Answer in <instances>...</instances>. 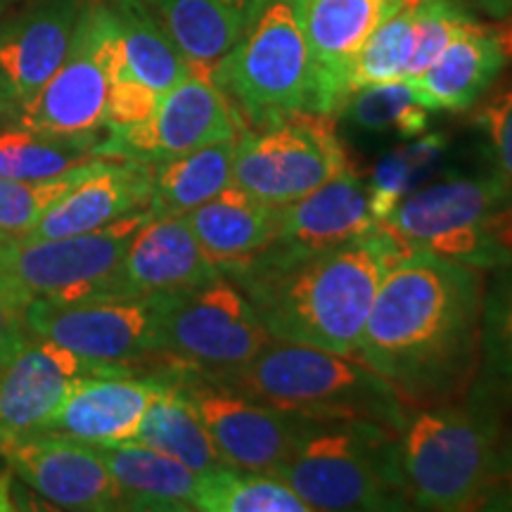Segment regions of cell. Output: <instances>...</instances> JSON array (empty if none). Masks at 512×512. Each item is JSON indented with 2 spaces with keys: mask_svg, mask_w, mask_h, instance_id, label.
<instances>
[{
  "mask_svg": "<svg viewBox=\"0 0 512 512\" xmlns=\"http://www.w3.org/2000/svg\"><path fill=\"white\" fill-rule=\"evenodd\" d=\"M190 69L214 67L240 41L254 0H145Z\"/></svg>",
  "mask_w": 512,
  "mask_h": 512,
  "instance_id": "26",
  "label": "cell"
},
{
  "mask_svg": "<svg viewBox=\"0 0 512 512\" xmlns=\"http://www.w3.org/2000/svg\"><path fill=\"white\" fill-rule=\"evenodd\" d=\"M31 337H43L91 361L131 370L159 354V297L48 302L24 309Z\"/></svg>",
  "mask_w": 512,
  "mask_h": 512,
  "instance_id": "12",
  "label": "cell"
},
{
  "mask_svg": "<svg viewBox=\"0 0 512 512\" xmlns=\"http://www.w3.org/2000/svg\"><path fill=\"white\" fill-rule=\"evenodd\" d=\"M482 356L486 370L512 387V266L484 292Z\"/></svg>",
  "mask_w": 512,
  "mask_h": 512,
  "instance_id": "36",
  "label": "cell"
},
{
  "mask_svg": "<svg viewBox=\"0 0 512 512\" xmlns=\"http://www.w3.org/2000/svg\"><path fill=\"white\" fill-rule=\"evenodd\" d=\"M252 399L311 420L373 422L399 434L408 403L354 356L273 339L226 380Z\"/></svg>",
  "mask_w": 512,
  "mask_h": 512,
  "instance_id": "3",
  "label": "cell"
},
{
  "mask_svg": "<svg viewBox=\"0 0 512 512\" xmlns=\"http://www.w3.org/2000/svg\"><path fill=\"white\" fill-rule=\"evenodd\" d=\"M430 112L411 81L401 79L356 88L337 114L361 131L399 133L411 138L425 131L430 124Z\"/></svg>",
  "mask_w": 512,
  "mask_h": 512,
  "instance_id": "32",
  "label": "cell"
},
{
  "mask_svg": "<svg viewBox=\"0 0 512 512\" xmlns=\"http://www.w3.org/2000/svg\"><path fill=\"white\" fill-rule=\"evenodd\" d=\"M121 36V72L159 95L190 74V64L145 0H107Z\"/></svg>",
  "mask_w": 512,
  "mask_h": 512,
  "instance_id": "28",
  "label": "cell"
},
{
  "mask_svg": "<svg viewBox=\"0 0 512 512\" xmlns=\"http://www.w3.org/2000/svg\"><path fill=\"white\" fill-rule=\"evenodd\" d=\"M273 342L249 297L228 275L159 297V354L209 380L238 373Z\"/></svg>",
  "mask_w": 512,
  "mask_h": 512,
  "instance_id": "9",
  "label": "cell"
},
{
  "mask_svg": "<svg viewBox=\"0 0 512 512\" xmlns=\"http://www.w3.org/2000/svg\"><path fill=\"white\" fill-rule=\"evenodd\" d=\"M238 140V138H235ZM235 140H219L152 166V192L147 211L159 216H185L233 185Z\"/></svg>",
  "mask_w": 512,
  "mask_h": 512,
  "instance_id": "27",
  "label": "cell"
},
{
  "mask_svg": "<svg viewBox=\"0 0 512 512\" xmlns=\"http://www.w3.org/2000/svg\"><path fill=\"white\" fill-rule=\"evenodd\" d=\"M373 185L351 166L302 200L278 207L275 238L259 254L302 256L339 247L377 226Z\"/></svg>",
  "mask_w": 512,
  "mask_h": 512,
  "instance_id": "19",
  "label": "cell"
},
{
  "mask_svg": "<svg viewBox=\"0 0 512 512\" xmlns=\"http://www.w3.org/2000/svg\"><path fill=\"white\" fill-rule=\"evenodd\" d=\"M150 192V164L98 157L91 169L38 219L24 240L67 238L105 228L121 216L147 209Z\"/></svg>",
  "mask_w": 512,
  "mask_h": 512,
  "instance_id": "22",
  "label": "cell"
},
{
  "mask_svg": "<svg viewBox=\"0 0 512 512\" xmlns=\"http://www.w3.org/2000/svg\"><path fill=\"white\" fill-rule=\"evenodd\" d=\"M501 36V41H503V46H505V50H508V55H512V19H510V24H508V29L503 31V34H498Z\"/></svg>",
  "mask_w": 512,
  "mask_h": 512,
  "instance_id": "42",
  "label": "cell"
},
{
  "mask_svg": "<svg viewBox=\"0 0 512 512\" xmlns=\"http://www.w3.org/2000/svg\"><path fill=\"white\" fill-rule=\"evenodd\" d=\"M304 12L306 0H254L240 41L211 72L245 128L313 114Z\"/></svg>",
  "mask_w": 512,
  "mask_h": 512,
  "instance_id": "6",
  "label": "cell"
},
{
  "mask_svg": "<svg viewBox=\"0 0 512 512\" xmlns=\"http://www.w3.org/2000/svg\"><path fill=\"white\" fill-rule=\"evenodd\" d=\"M131 375L43 337H31L0 366V446L43 430L79 377Z\"/></svg>",
  "mask_w": 512,
  "mask_h": 512,
  "instance_id": "16",
  "label": "cell"
},
{
  "mask_svg": "<svg viewBox=\"0 0 512 512\" xmlns=\"http://www.w3.org/2000/svg\"><path fill=\"white\" fill-rule=\"evenodd\" d=\"M508 62L501 36L475 22L453 38L411 86L432 112H465L489 91Z\"/></svg>",
  "mask_w": 512,
  "mask_h": 512,
  "instance_id": "23",
  "label": "cell"
},
{
  "mask_svg": "<svg viewBox=\"0 0 512 512\" xmlns=\"http://www.w3.org/2000/svg\"><path fill=\"white\" fill-rule=\"evenodd\" d=\"M100 133H48L0 124V176L46 181L98 159Z\"/></svg>",
  "mask_w": 512,
  "mask_h": 512,
  "instance_id": "30",
  "label": "cell"
},
{
  "mask_svg": "<svg viewBox=\"0 0 512 512\" xmlns=\"http://www.w3.org/2000/svg\"><path fill=\"white\" fill-rule=\"evenodd\" d=\"M195 510L202 512H311L302 498L271 472L219 467L200 477Z\"/></svg>",
  "mask_w": 512,
  "mask_h": 512,
  "instance_id": "31",
  "label": "cell"
},
{
  "mask_svg": "<svg viewBox=\"0 0 512 512\" xmlns=\"http://www.w3.org/2000/svg\"><path fill=\"white\" fill-rule=\"evenodd\" d=\"M124 55L107 0H88L67 55L15 124L48 133H100Z\"/></svg>",
  "mask_w": 512,
  "mask_h": 512,
  "instance_id": "10",
  "label": "cell"
},
{
  "mask_svg": "<svg viewBox=\"0 0 512 512\" xmlns=\"http://www.w3.org/2000/svg\"><path fill=\"white\" fill-rule=\"evenodd\" d=\"M204 254L221 273L247 264L252 256L271 245L278 228V207L254 200L245 190L228 185L185 214Z\"/></svg>",
  "mask_w": 512,
  "mask_h": 512,
  "instance_id": "24",
  "label": "cell"
},
{
  "mask_svg": "<svg viewBox=\"0 0 512 512\" xmlns=\"http://www.w3.org/2000/svg\"><path fill=\"white\" fill-rule=\"evenodd\" d=\"M0 240H5V242H10V240H8V238H5V235H3V233H0Z\"/></svg>",
  "mask_w": 512,
  "mask_h": 512,
  "instance_id": "44",
  "label": "cell"
},
{
  "mask_svg": "<svg viewBox=\"0 0 512 512\" xmlns=\"http://www.w3.org/2000/svg\"><path fill=\"white\" fill-rule=\"evenodd\" d=\"M147 219L150 211L140 209L91 233L3 242L0 294L22 311L36 299L64 304L114 299V275Z\"/></svg>",
  "mask_w": 512,
  "mask_h": 512,
  "instance_id": "8",
  "label": "cell"
},
{
  "mask_svg": "<svg viewBox=\"0 0 512 512\" xmlns=\"http://www.w3.org/2000/svg\"><path fill=\"white\" fill-rule=\"evenodd\" d=\"M465 3H470L472 8L494 19H505L512 15V0H465Z\"/></svg>",
  "mask_w": 512,
  "mask_h": 512,
  "instance_id": "41",
  "label": "cell"
},
{
  "mask_svg": "<svg viewBox=\"0 0 512 512\" xmlns=\"http://www.w3.org/2000/svg\"><path fill=\"white\" fill-rule=\"evenodd\" d=\"M159 95L152 88L131 79L119 69V76L112 83L110 100H107L105 110V128L107 131H117V128H128L143 124L155 114L159 105Z\"/></svg>",
  "mask_w": 512,
  "mask_h": 512,
  "instance_id": "37",
  "label": "cell"
},
{
  "mask_svg": "<svg viewBox=\"0 0 512 512\" xmlns=\"http://www.w3.org/2000/svg\"><path fill=\"white\" fill-rule=\"evenodd\" d=\"M31 339L24 311L0 294V366L8 363L19 349Z\"/></svg>",
  "mask_w": 512,
  "mask_h": 512,
  "instance_id": "40",
  "label": "cell"
},
{
  "mask_svg": "<svg viewBox=\"0 0 512 512\" xmlns=\"http://www.w3.org/2000/svg\"><path fill=\"white\" fill-rule=\"evenodd\" d=\"M415 0H306L313 114L335 117L349 98L347 74L368 36Z\"/></svg>",
  "mask_w": 512,
  "mask_h": 512,
  "instance_id": "18",
  "label": "cell"
},
{
  "mask_svg": "<svg viewBox=\"0 0 512 512\" xmlns=\"http://www.w3.org/2000/svg\"><path fill=\"white\" fill-rule=\"evenodd\" d=\"M413 5L382 22L358 50L347 74L349 95L373 83L406 79L413 55Z\"/></svg>",
  "mask_w": 512,
  "mask_h": 512,
  "instance_id": "33",
  "label": "cell"
},
{
  "mask_svg": "<svg viewBox=\"0 0 512 512\" xmlns=\"http://www.w3.org/2000/svg\"><path fill=\"white\" fill-rule=\"evenodd\" d=\"M380 223L411 249L479 271L512 266V185L496 171L427 185Z\"/></svg>",
  "mask_w": 512,
  "mask_h": 512,
  "instance_id": "7",
  "label": "cell"
},
{
  "mask_svg": "<svg viewBox=\"0 0 512 512\" xmlns=\"http://www.w3.org/2000/svg\"><path fill=\"white\" fill-rule=\"evenodd\" d=\"M477 124L486 136L494 171L512 185V83L486 102L477 114Z\"/></svg>",
  "mask_w": 512,
  "mask_h": 512,
  "instance_id": "38",
  "label": "cell"
},
{
  "mask_svg": "<svg viewBox=\"0 0 512 512\" xmlns=\"http://www.w3.org/2000/svg\"><path fill=\"white\" fill-rule=\"evenodd\" d=\"M408 252L411 247L377 223L325 252L256 254L223 275L240 285L273 339L356 358L377 287Z\"/></svg>",
  "mask_w": 512,
  "mask_h": 512,
  "instance_id": "2",
  "label": "cell"
},
{
  "mask_svg": "<svg viewBox=\"0 0 512 512\" xmlns=\"http://www.w3.org/2000/svg\"><path fill=\"white\" fill-rule=\"evenodd\" d=\"M501 422L484 403L411 406L396 434L399 472L411 508H482L494 472Z\"/></svg>",
  "mask_w": 512,
  "mask_h": 512,
  "instance_id": "4",
  "label": "cell"
},
{
  "mask_svg": "<svg viewBox=\"0 0 512 512\" xmlns=\"http://www.w3.org/2000/svg\"><path fill=\"white\" fill-rule=\"evenodd\" d=\"M19 3H22V0H0V15H3V12L12 10V8H15V5H19Z\"/></svg>",
  "mask_w": 512,
  "mask_h": 512,
  "instance_id": "43",
  "label": "cell"
},
{
  "mask_svg": "<svg viewBox=\"0 0 512 512\" xmlns=\"http://www.w3.org/2000/svg\"><path fill=\"white\" fill-rule=\"evenodd\" d=\"M117 482L124 510H195L200 475L138 441L95 446Z\"/></svg>",
  "mask_w": 512,
  "mask_h": 512,
  "instance_id": "25",
  "label": "cell"
},
{
  "mask_svg": "<svg viewBox=\"0 0 512 512\" xmlns=\"http://www.w3.org/2000/svg\"><path fill=\"white\" fill-rule=\"evenodd\" d=\"M131 441L157 448V451L176 458L178 463H183L200 477L219 470V467H226L219 451L214 448L209 432L204 430L195 406H192L188 396L183 394V389L176 384L171 363L169 384L152 401V406L147 408L136 437Z\"/></svg>",
  "mask_w": 512,
  "mask_h": 512,
  "instance_id": "29",
  "label": "cell"
},
{
  "mask_svg": "<svg viewBox=\"0 0 512 512\" xmlns=\"http://www.w3.org/2000/svg\"><path fill=\"white\" fill-rule=\"evenodd\" d=\"M174 380L188 396L204 430L226 467L273 472L294 451L302 430V415L252 399L233 384L209 380L192 370L174 366Z\"/></svg>",
  "mask_w": 512,
  "mask_h": 512,
  "instance_id": "14",
  "label": "cell"
},
{
  "mask_svg": "<svg viewBox=\"0 0 512 512\" xmlns=\"http://www.w3.org/2000/svg\"><path fill=\"white\" fill-rule=\"evenodd\" d=\"M219 275L185 216H150L133 235L114 275V299L169 297Z\"/></svg>",
  "mask_w": 512,
  "mask_h": 512,
  "instance_id": "20",
  "label": "cell"
},
{
  "mask_svg": "<svg viewBox=\"0 0 512 512\" xmlns=\"http://www.w3.org/2000/svg\"><path fill=\"white\" fill-rule=\"evenodd\" d=\"M3 242H5V240H0V252H3Z\"/></svg>",
  "mask_w": 512,
  "mask_h": 512,
  "instance_id": "45",
  "label": "cell"
},
{
  "mask_svg": "<svg viewBox=\"0 0 512 512\" xmlns=\"http://www.w3.org/2000/svg\"><path fill=\"white\" fill-rule=\"evenodd\" d=\"M93 162L95 159L46 181H17L0 176V233L8 240L27 238L38 219L91 169Z\"/></svg>",
  "mask_w": 512,
  "mask_h": 512,
  "instance_id": "34",
  "label": "cell"
},
{
  "mask_svg": "<svg viewBox=\"0 0 512 512\" xmlns=\"http://www.w3.org/2000/svg\"><path fill=\"white\" fill-rule=\"evenodd\" d=\"M88 0H22L0 15V124H15L67 55Z\"/></svg>",
  "mask_w": 512,
  "mask_h": 512,
  "instance_id": "15",
  "label": "cell"
},
{
  "mask_svg": "<svg viewBox=\"0 0 512 512\" xmlns=\"http://www.w3.org/2000/svg\"><path fill=\"white\" fill-rule=\"evenodd\" d=\"M477 19L456 0H415L413 5V55L406 79L425 72L448 48L453 38L472 27Z\"/></svg>",
  "mask_w": 512,
  "mask_h": 512,
  "instance_id": "35",
  "label": "cell"
},
{
  "mask_svg": "<svg viewBox=\"0 0 512 512\" xmlns=\"http://www.w3.org/2000/svg\"><path fill=\"white\" fill-rule=\"evenodd\" d=\"M275 477L313 510H406L396 432L373 422L304 418Z\"/></svg>",
  "mask_w": 512,
  "mask_h": 512,
  "instance_id": "5",
  "label": "cell"
},
{
  "mask_svg": "<svg viewBox=\"0 0 512 512\" xmlns=\"http://www.w3.org/2000/svg\"><path fill=\"white\" fill-rule=\"evenodd\" d=\"M347 155L330 117L297 114L235 140L233 185L254 200L285 207L347 169Z\"/></svg>",
  "mask_w": 512,
  "mask_h": 512,
  "instance_id": "11",
  "label": "cell"
},
{
  "mask_svg": "<svg viewBox=\"0 0 512 512\" xmlns=\"http://www.w3.org/2000/svg\"><path fill=\"white\" fill-rule=\"evenodd\" d=\"M0 456L29 489L60 510H124L117 482L93 444L29 434L0 446Z\"/></svg>",
  "mask_w": 512,
  "mask_h": 512,
  "instance_id": "17",
  "label": "cell"
},
{
  "mask_svg": "<svg viewBox=\"0 0 512 512\" xmlns=\"http://www.w3.org/2000/svg\"><path fill=\"white\" fill-rule=\"evenodd\" d=\"M245 131L240 114L209 72L190 69L183 81L159 98L155 114L143 124L107 131L100 157L157 164L197 147L235 140Z\"/></svg>",
  "mask_w": 512,
  "mask_h": 512,
  "instance_id": "13",
  "label": "cell"
},
{
  "mask_svg": "<svg viewBox=\"0 0 512 512\" xmlns=\"http://www.w3.org/2000/svg\"><path fill=\"white\" fill-rule=\"evenodd\" d=\"M482 510H512V427H498L494 472Z\"/></svg>",
  "mask_w": 512,
  "mask_h": 512,
  "instance_id": "39",
  "label": "cell"
},
{
  "mask_svg": "<svg viewBox=\"0 0 512 512\" xmlns=\"http://www.w3.org/2000/svg\"><path fill=\"white\" fill-rule=\"evenodd\" d=\"M484 275L411 249L377 287L356 358L408 406L460 401L482 356Z\"/></svg>",
  "mask_w": 512,
  "mask_h": 512,
  "instance_id": "1",
  "label": "cell"
},
{
  "mask_svg": "<svg viewBox=\"0 0 512 512\" xmlns=\"http://www.w3.org/2000/svg\"><path fill=\"white\" fill-rule=\"evenodd\" d=\"M164 370L162 375L147 377L133 373L79 377L41 432L93 446L131 441L147 408L169 384V363Z\"/></svg>",
  "mask_w": 512,
  "mask_h": 512,
  "instance_id": "21",
  "label": "cell"
}]
</instances>
